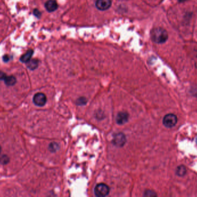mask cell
<instances>
[{
	"mask_svg": "<svg viewBox=\"0 0 197 197\" xmlns=\"http://www.w3.org/2000/svg\"><path fill=\"white\" fill-rule=\"evenodd\" d=\"M178 118L176 115L169 113L165 115L163 118V123L164 125L167 128H172L176 124Z\"/></svg>",
	"mask_w": 197,
	"mask_h": 197,
	"instance_id": "3957f363",
	"label": "cell"
},
{
	"mask_svg": "<svg viewBox=\"0 0 197 197\" xmlns=\"http://www.w3.org/2000/svg\"><path fill=\"white\" fill-rule=\"evenodd\" d=\"M9 162V158L7 155H3L1 157H0V162L3 164H6Z\"/></svg>",
	"mask_w": 197,
	"mask_h": 197,
	"instance_id": "5bb4252c",
	"label": "cell"
},
{
	"mask_svg": "<svg viewBox=\"0 0 197 197\" xmlns=\"http://www.w3.org/2000/svg\"><path fill=\"white\" fill-rule=\"evenodd\" d=\"M34 14L37 18H39L41 16V12L38 9H36L34 11Z\"/></svg>",
	"mask_w": 197,
	"mask_h": 197,
	"instance_id": "e0dca14e",
	"label": "cell"
},
{
	"mask_svg": "<svg viewBox=\"0 0 197 197\" xmlns=\"http://www.w3.org/2000/svg\"><path fill=\"white\" fill-rule=\"evenodd\" d=\"M151 38L152 41L157 43H163L168 40V33L164 29L156 28L152 30Z\"/></svg>",
	"mask_w": 197,
	"mask_h": 197,
	"instance_id": "6da1fadb",
	"label": "cell"
},
{
	"mask_svg": "<svg viewBox=\"0 0 197 197\" xmlns=\"http://www.w3.org/2000/svg\"><path fill=\"white\" fill-rule=\"evenodd\" d=\"M126 142L125 135L122 133H117L114 135L112 142L117 147H122Z\"/></svg>",
	"mask_w": 197,
	"mask_h": 197,
	"instance_id": "277c9868",
	"label": "cell"
},
{
	"mask_svg": "<svg viewBox=\"0 0 197 197\" xmlns=\"http://www.w3.org/2000/svg\"><path fill=\"white\" fill-rule=\"evenodd\" d=\"M87 102V100L85 97H80L76 101V104L77 105H84Z\"/></svg>",
	"mask_w": 197,
	"mask_h": 197,
	"instance_id": "4fadbf2b",
	"label": "cell"
},
{
	"mask_svg": "<svg viewBox=\"0 0 197 197\" xmlns=\"http://www.w3.org/2000/svg\"><path fill=\"white\" fill-rule=\"evenodd\" d=\"M6 74L3 72L0 71V80H4L6 78Z\"/></svg>",
	"mask_w": 197,
	"mask_h": 197,
	"instance_id": "ac0fdd59",
	"label": "cell"
},
{
	"mask_svg": "<svg viewBox=\"0 0 197 197\" xmlns=\"http://www.w3.org/2000/svg\"><path fill=\"white\" fill-rule=\"evenodd\" d=\"M59 147V146L58 145L57 143H51L49 146V150L52 151V152H54L55 151L58 149V148Z\"/></svg>",
	"mask_w": 197,
	"mask_h": 197,
	"instance_id": "9a60e30c",
	"label": "cell"
},
{
	"mask_svg": "<svg viewBox=\"0 0 197 197\" xmlns=\"http://www.w3.org/2000/svg\"><path fill=\"white\" fill-rule=\"evenodd\" d=\"M45 8L47 11L49 12H53L56 11L58 8L57 3L55 0H48L45 3Z\"/></svg>",
	"mask_w": 197,
	"mask_h": 197,
	"instance_id": "ba28073f",
	"label": "cell"
},
{
	"mask_svg": "<svg viewBox=\"0 0 197 197\" xmlns=\"http://www.w3.org/2000/svg\"><path fill=\"white\" fill-rule=\"evenodd\" d=\"M129 114L126 112H120L116 118V121L118 124H123L128 121Z\"/></svg>",
	"mask_w": 197,
	"mask_h": 197,
	"instance_id": "52a82bcc",
	"label": "cell"
},
{
	"mask_svg": "<svg viewBox=\"0 0 197 197\" xmlns=\"http://www.w3.org/2000/svg\"><path fill=\"white\" fill-rule=\"evenodd\" d=\"M196 142H197V140H196Z\"/></svg>",
	"mask_w": 197,
	"mask_h": 197,
	"instance_id": "44dd1931",
	"label": "cell"
},
{
	"mask_svg": "<svg viewBox=\"0 0 197 197\" xmlns=\"http://www.w3.org/2000/svg\"><path fill=\"white\" fill-rule=\"evenodd\" d=\"M33 102L38 107H43L47 102L46 96L42 93H36L33 98Z\"/></svg>",
	"mask_w": 197,
	"mask_h": 197,
	"instance_id": "5b68a950",
	"label": "cell"
},
{
	"mask_svg": "<svg viewBox=\"0 0 197 197\" xmlns=\"http://www.w3.org/2000/svg\"><path fill=\"white\" fill-rule=\"evenodd\" d=\"M144 195L146 197H153V196H156V194L153 191H152L151 190H148L144 194Z\"/></svg>",
	"mask_w": 197,
	"mask_h": 197,
	"instance_id": "2e32d148",
	"label": "cell"
},
{
	"mask_svg": "<svg viewBox=\"0 0 197 197\" xmlns=\"http://www.w3.org/2000/svg\"><path fill=\"white\" fill-rule=\"evenodd\" d=\"M1 147L0 146V153H1Z\"/></svg>",
	"mask_w": 197,
	"mask_h": 197,
	"instance_id": "ffe728a7",
	"label": "cell"
},
{
	"mask_svg": "<svg viewBox=\"0 0 197 197\" xmlns=\"http://www.w3.org/2000/svg\"><path fill=\"white\" fill-rule=\"evenodd\" d=\"M186 172V169L185 168V167H184L183 165L180 166L176 169V174L180 176L184 175Z\"/></svg>",
	"mask_w": 197,
	"mask_h": 197,
	"instance_id": "7c38bea8",
	"label": "cell"
},
{
	"mask_svg": "<svg viewBox=\"0 0 197 197\" xmlns=\"http://www.w3.org/2000/svg\"><path fill=\"white\" fill-rule=\"evenodd\" d=\"M4 80L5 84L9 86H13L16 83V79L13 76H7Z\"/></svg>",
	"mask_w": 197,
	"mask_h": 197,
	"instance_id": "30bf717a",
	"label": "cell"
},
{
	"mask_svg": "<svg viewBox=\"0 0 197 197\" xmlns=\"http://www.w3.org/2000/svg\"><path fill=\"white\" fill-rule=\"evenodd\" d=\"M94 192L97 197H106L110 193V188L107 184L104 183H100L96 185L95 188Z\"/></svg>",
	"mask_w": 197,
	"mask_h": 197,
	"instance_id": "7a4b0ae2",
	"label": "cell"
},
{
	"mask_svg": "<svg viewBox=\"0 0 197 197\" xmlns=\"http://www.w3.org/2000/svg\"><path fill=\"white\" fill-rule=\"evenodd\" d=\"M3 60L5 62H7L9 60V56L8 55H5L3 57Z\"/></svg>",
	"mask_w": 197,
	"mask_h": 197,
	"instance_id": "d6986e66",
	"label": "cell"
},
{
	"mask_svg": "<svg viewBox=\"0 0 197 197\" xmlns=\"http://www.w3.org/2000/svg\"><path fill=\"white\" fill-rule=\"evenodd\" d=\"M39 64V61L36 59H32L27 63V67L31 70L35 69Z\"/></svg>",
	"mask_w": 197,
	"mask_h": 197,
	"instance_id": "8fae6325",
	"label": "cell"
},
{
	"mask_svg": "<svg viewBox=\"0 0 197 197\" xmlns=\"http://www.w3.org/2000/svg\"><path fill=\"white\" fill-rule=\"evenodd\" d=\"M33 53H34L33 50H28L24 54H23L21 57L20 61L23 63H27L29 61H30L31 60Z\"/></svg>",
	"mask_w": 197,
	"mask_h": 197,
	"instance_id": "9c48e42d",
	"label": "cell"
},
{
	"mask_svg": "<svg viewBox=\"0 0 197 197\" xmlns=\"http://www.w3.org/2000/svg\"><path fill=\"white\" fill-rule=\"evenodd\" d=\"M111 0H96V7L100 11H106L111 7Z\"/></svg>",
	"mask_w": 197,
	"mask_h": 197,
	"instance_id": "8992f818",
	"label": "cell"
}]
</instances>
